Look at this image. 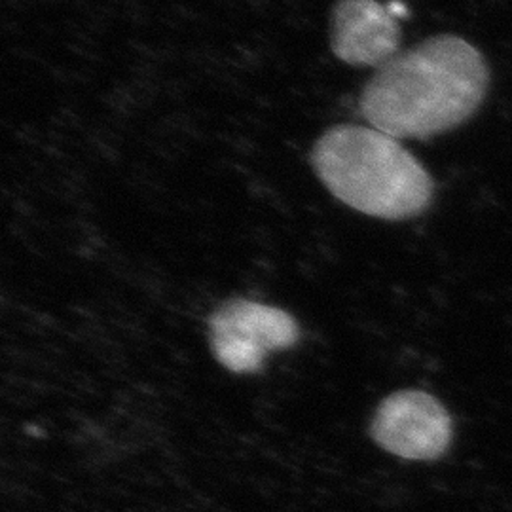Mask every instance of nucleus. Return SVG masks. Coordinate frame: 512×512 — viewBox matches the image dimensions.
I'll list each match as a JSON object with an SVG mask.
<instances>
[{
	"label": "nucleus",
	"mask_w": 512,
	"mask_h": 512,
	"mask_svg": "<svg viewBox=\"0 0 512 512\" xmlns=\"http://www.w3.org/2000/svg\"><path fill=\"white\" fill-rule=\"evenodd\" d=\"M330 46L353 67H382L401 52V25L391 4L338 0L332 8Z\"/></svg>",
	"instance_id": "obj_5"
},
{
	"label": "nucleus",
	"mask_w": 512,
	"mask_h": 512,
	"mask_svg": "<svg viewBox=\"0 0 512 512\" xmlns=\"http://www.w3.org/2000/svg\"><path fill=\"white\" fill-rule=\"evenodd\" d=\"M492 82L488 59L459 35H435L391 57L359 99L368 126L395 139H431L471 120Z\"/></svg>",
	"instance_id": "obj_1"
},
{
	"label": "nucleus",
	"mask_w": 512,
	"mask_h": 512,
	"mask_svg": "<svg viewBox=\"0 0 512 512\" xmlns=\"http://www.w3.org/2000/svg\"><path fill=\"white\" fill-rule=\"evenodd\" d=\"M209 332L215 359L236 374L258 372L268 353L293 348L300 338L291 313L245 298L220 306L209 321Z\"/></svg>",
	"instance_id": "obj_3"
},
{
	"label": "nucleus",
	"mask_w": 512,
	"mask_h": 512,
	"mask_svg": "<svg viewBox=\"0 0 512 512\" xmlns=\"http://www.w3.org/2000/svg\"><path fill=\"white\" fill-rule=\"evenodd\" d=\"M311 164L336 200L374 219L420 217L435 196V183L414 154L372 126L327 129L311 150Z\"/></svg>",
	"instance_id": "obj_2"
},
{
	"label": "nucleus",
	"mask_w": 512,
	"mask_h": 512,
	"mask_svg": "<svg viewBox=\"0 0 512 512\" xmlns=\"http://www.w3.org/2000/svg\"><path fill=\"white\" fill-rule=\"evenodd\" d=\"M370 435L385 452L410 461L442 458L454 440V423L439 399L403 389L378 406Z\"/></svg>",
	"instance_id": "obj_4"
}]
</instances>
